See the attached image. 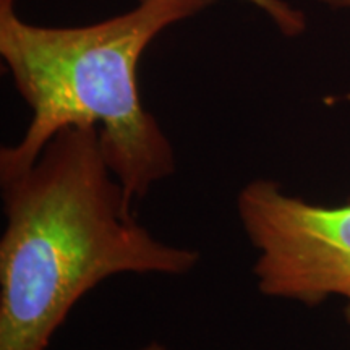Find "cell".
Here are the masks:
<instances>
[{
    "mask_svg": "<svg viewBox=\"0 0 350 350\" xmlns=\"http://www.w3.org/2000/svg\"><path fill=\"white\" fill-rule=\"evenodd\" d=\"M2 185L0 350H46L81 297L120 274L185 275L193 248L156 239L133 216L96 126H67Z\"/></svg>",
    "mask_w": 350,
    "mask_h": 350,
    "instance_id": "1",
    "label": "cell"
},
{
    "mask_svg": "<svg viewBox=\"0 0 350 350\" xmlns=\"http://www.w3.org/2000/svg\"><path fill=\"white\" fill-rule=\"evenodd\" d=\"M214 0H138L99 23L51 28L26 23L15 0H0V55L31 120L18 143L0 150V182L23 174L67 126H96L104 159L131 204L175 174L169 138L144 109L138 64L169 26Z\"/></svg>",
    "mask_w": 350,
    "mask_h": 350,
    "instance_id": "2",
    "label": "cell"
},
{
    "mask_svg": "<svg viewBox=\"0 0 350 350\" xmlns=\"http://www.w3.org/2000/svg\"><path fill=\"white\" fill-rule=\"evenodd\" d=\"M237 214L256 250L253 275L262 295L304 305L350 301V204H313L256 178L240 190Z\"/></svg>",
    "mask_w": 350,
    "mask_h": 350,
    "instance_id": "3",
    "label": "cell"
},
{
    "mask_svg": "<svg viewBox=\"0 0 350 350\" xmlns=\"http://www.w3.org/2000/svg\"><path fill=\"white\" fill-rule=\"evenodd\" d=\"M268 15L284 36L295 38L305 31L306 18L304 12L291 7L284 0H245Z\"/></svg>",
    "mask_w": 350,
    "mask_h": 350,
    "instance_id": "4",
    "label": "cell"
},
{
    "mask_svg": "<svg viewBox=\"0 0 350 350\" xmlns=\"http://www.w3.org/2000/svg\"><path fill=\"white\" fill-rule=\"evenodd\" d=\"M318 2L334 8H350V0H318Z\"/></svg>",
    "mask_w": 350,
    "mask_h": 350,
    "instance_id": "5",
    "label": "cell"
},
{
    "mask_svg": "<svg viewBox=\"0 0 350 350\" xmlns=\"http://www.w3.org/2000/svg\"><path fill=\"white\" fill-rule=\"evenodd\" d=\"M139 350H165L163 345L161 344H157V342H151V344H148V345H144V347H142Z\"/></svg>",
    "mask_w": 350,
    "mask_h": 350,
    "instance_id": "6",
    "label": "cell"
},
{
    "mask_svg": "<svg viewBox=\"0 0 350 350\" xmlns=\"http://www.w3.org/2000/svg\"><path fill=\"white\" fill-rule=\"evenodd\" d=\"M345 319H347V323L350 325V301H347V305H345Z\"/></svg>",
    "mask_w": 350,
    "mask_h": 350,
    "instance_id": "7",
    "label": "cell"
}]
</instances>
